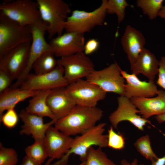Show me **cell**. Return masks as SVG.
I'll use <instances>...</instances> for the list:
<instances>
[{
	"instance_id": "cell-1",
	"label": "cell",
	"mask_w": 165,
	"mask_h": 165,
	"mask_svg": "<svg viewBox=\"0 0 165 165\" xmlns=\"http://www.w3.org/2000/svg\"><path fill=\"white\" fill-rule=\"evenodd\" d=\"M103 113L97 107L76 105L68 115L57 120L54 127L70 136L80 135L95 126L102 117Z\"/></svg>"
},
{
	"instance_id": "cell-2",
	"label": "cell",
	"mask_w": 165,
	"mask_h": 165,
	"mask_svg": "<svg viewBox=\"0 0 165 165\" xmlns=\"http://www.w3.org/2000/svg\"><path fill=\"white\" fill-rule=\"evenodd\" d=\"M107 124L101 123L73 140L70 150L61 159L50 165L67 164L72 154L78 156L82 162L85 161L87 151L90 147L96 146L101 148L108 147V135L104 134Z\"/></svg>"
},
{
	"instance_id": "cell-3",
	"label": "cell",
	"mask_w": 165,
	"mask_h": 165,
	"mask_svg": "<svg viewBox=\"0 0 165 165\" xmlns=\"http://www.w3.org/2000/svg\"><path fill=\"white\" fill-rule=\"evenodd\" d=\"M42 20L47 24L46 32L51 39L62 34L65 23L71 9L62 0H37Z\"/></svg>"
},
{
	"instance_id": "cell-4",
	"label": "cell",
	"mask_w": 165,
	"mask_h": 165,
	"mask_svg": "<svg viewBox=\"0 0 165 165\" xmlns=\"http://www.w3.org/2000/svg\"><path fill=\"white\" fill-rule=\"evenodd\" d=\"M30 26H22L0 12V58L22 44L31 42Z\"/></svg>"
},
{
	"instance_id": "cell-5",
	"label": "cell",
	"mask_w": 165,
	"mask_h": 165,
	"mask_svg": "<svg viewBox=\"0 0 165 165\" xmlns=\"http://www.w3.org/2000/svg\"><path fill=\"white\" fill-rule=\"evenodd\" d=\"M107 0H102L100 6L93 11L87 12L75 10L68 16L65 23L66 32H76L84 34L95 27L102 25L107 13Z\"/></svg>"
},
{
	"instance_id": "cell-6",
	"label": "cell",
	"mask_w": 165,
	"mask_h": 165,
	"mask_svg": "<svg viewBox=\"0 0 165 165\" xmlns=\"http://www.w3.org/2000/svg\"><path fill=\"white\" fill-rule=\"evenodd\" d=\"M0 12L23 26H30L42 20L36 1L16 0L5 2L0 4Z\"/></svg>"
},
{
	"instance_id": "cell-7",
	"label": "cell",
	"mask_w": 165,
	"mask_h": 165,
	"mask_svg": "<svg viewBox=\"0 0 165 165\" xmlns=\"http://www.w3.org/2000/svg\"><path fill=\"white\" fill-rule=\"evenodd\" d=\"M67 94L76 105L96 107L98 102L105 97L106 92L86 79H80L65 87Z\"/></svg>"
},
{
	"instance_id": "cell-8",
	"label": "cell",
	"mask_w": 165,
	"mask_h": 165,
	"mask_svg": "<svg viewBox=\"0 0 165 165\" xmlns=\"http://www.w3.org/2000/svg\"><path fill=\"white\" fill-rule=\"evenodd\" d=\"M121 68L116 62L99 70H94L86 78L107 92L124 96L125 80L121 74Z\"/></svg>"
},
{
	"instance_id": "cell-9",
	"label": "cell",
	"mask_w": 165,
	"mask_h": 165,
	"mask_svg": "<svg viewBox=\"0 0 165 165\" xmlns=\"http://www.w3.org/2000/svg\"><path fill=\"white\" fill-rule=\"evenodd\" d=\"M57 61V65L63 69L68 84L86 78L95 70L93 62L83 52L60 58Z\"/></svg>"
},
{
	"instance_id": "cell-10",
	"label": "cell",
	"mask_w": 165,
	"mask_h": 165,
	"mask_svg": "<svg viewBox=\"0 0 165 165\" xmlns=\"http://www.w3.org/2000/svg\"><path fill=\"white\" fill-rule=\"evenodd\" d=\"M47 26V24L42 20L30 26L32 32V40L27 65L19 78L12 85L11 88H19L30 73L33 65L38 57L45 52L52 51L49 43L46 42L45 37Z\"/></svg>"
},
{
	"instance_id": "cell-11",
	"label": "cell",
	"mask_w": 165,
	"mask_h": 165,
	"mask_svg": "<svg viewBox=\"0 0 165 165\" xmlns=\"http://www.w3.org/2000/svg\"><path fill=\"white\" fill-rule=\"evenodd\" d=\"M68 85L64 76L63 68L57 65L53 71L47 73L39 75L30 73L19 88L39 91L66 87Z\"/></svg>"
},
{
	"instance_id": "cell-12",
	"label": "cell",
	"mask_w": 165,
	"mask_h": 165,
	"mask_svg": "<svg viewBox=\"0 0 165 165\" xmlns=\"http://www.w3.org/2000/svg\"><path fill=\"white\" fill-rule=\"evenodd\" d=\"M31 43L20 44L0 58V69L7 73L13 80L18 79L26 68Z\"/></svg>"
},
{
	"instance_id": "cell-13",
	"label": "cell",
	"mask_w": 165,
	"mask_h": 165,
	"mask_svg": "<svg viewBox=\"0 0 165 165\" xmlns=\"http://www.w3.org/2000/svg\"><path fill=\"white\" fill-rule=\"evenodd\" d=\"M117 101L118 106L117 109L111 113L109 117L114 128L117 129L118 124L125 121L130 122L142 131H144V127L147 123L154 127L150 121L137 114L140 113V111L130 99L124 96H119L117 98Z\"/></svg>"
},
{
	"instance_id": "cell-14",
	"label": "cell",
	"mask_w": 165,
	"mask_h": 165,
	"mask_svg": "<svg viewBox=\"0 0 165 165\" xmlns=\"http://www.w3.org/2000/svg\"><path fill=\"white\" fill-rule=\"evenodd\" d=\"M84 35L66 32L53 38L49 43L54 56L61 58L83 52L85 44Z\"/></svg>"
},
{
	"instance_id": "cell-15",
	"label": "cell",
	"mask_w": 165,
	"mask_h": 165,
	"mask_svg": "<svg viewBox=\"0 0 165 165\" xmlns=\"http://www.w3.org/2000/svg\"><path fill=\"white\" fill-rule=\"evenodd\" d=\"M73 140L55 127H50L46 132L44 141L48 156L60 160L69 151Z\"/></svg>"
},
{
	"instance_id": "cell-16",
	"label": "cell",
	"mask_w": 165,
	"mask_h": 165,
	"mask_svg": "<svg viewBox=\"0 0 165 165\" xmlns=\"http://www.w3.org/2000/svg\"><path fill=\"white\" fill-rule=\"evenodd\" d=\"M121 74L126 81L124 96L133 97H151L157 95L159 90L154 81L141 80L134 74H129L121 69Z\"/></svg>"
},
{
	"instance_id": "cell-17",
	"label": "cell",
	"mask_w": 165,
	"mask_h": 165,
	"mask_svg": "<svg viewBox=\"0 0 165 165\" xmlns=\"http://www.w3.org/2000/svg\"><path fill=\"white\" fill-rule=\"evenodd\" d=\"M121 43L131 67L134 65L140 54L145 48V37L140 31L128 25L121 38Z\"/></svg>"
},
{
	"instance_id": "cell-18",
	"label": "cell",
	"mask_w": 165,
	"mask_h": 165,
	"mask_svg": "<svg viewBox=\"0 0 165 165\" xmlns=\"http://www.w3.org/2000/svg\"><path fill=\"white\" fill-rule=\"evenodd\" d=\"M23 123L20 131V134L31 135L35 140H44L46 131L57 120L44 123L43 117L29 113L22 109L18 114Z\"/></svg>"
},
{
	"instance_id": "cell-19",
	"label": "cell",
	"mask_w": 165,
	"mask_h": 165,
	"mask_svg": "<svg viewBox=\"0 0 165 165\" xmlns=\"http://www.w3.org/2000/svg\"><path fill=\"white\" fill-rule=\"evenodd\" d=\"M65 89L61 87L51 90L47 99V103L57 120L68 115L76 105Z\"/></svg>"
},
{
	"instance_id": "cell-20",
	"label": "cell",
	"mask_w": 165,
	"mask_h": 165,
	"mask_svg": "<svg viewBox=\"0 0 165 165\" xmlns=\"http://www.w3.org/2000/svg\"><path fill=\"white\" fill-rule=\"evenodd\" d=\"M130 99L145 119L165 113V91L163 90H159L155 97H133Z\"/></svg>"
},
{
	"instance_id": "cell-21",
	"label": "cell",
	"mask_w": 165,
	"mask_h": 165,
	"mask_svg": "<svg viewBox=\"0 0 165 165\" xmlns=\"http://www.w3.org/2000/svg\"><path fill=\"white\" fill-rule=\"evenodd\" d=\"M159 61L155 55L144 48L140 54L134 65L131 68L132 74L136 75L142 74L149 81H154L158 74Z\"/></svg>"
},
{
	"instance_id": "cell-22",
	"label": "cell",
	"mask_w": 165,
	"mask_h": 165,
	"mask_svg": "<svg viewBox=\"0 0 165 165\" xmlns=\"http://www.w3.org/2000/svg\"><path fill=\"white\" fill-rule=\"evenodd\" d=\"M38 91H32L20 88H9L0 94V117L5 111L14 108L19 102L32 97Z\"/></svg>"
},
{
	"instance_id": "cell-23",
	"label": "cell",
	"mask_w": 165,
	"mask_h": 165,
	"mask_svg": "<svg viewBox=\"0 0 165 165\" xmlns=\"http://www.w3.org/2000/svg\"><path fill=\"white\" fill-rule=\"evenodd\" d=\"M51 90L38 91L29 101L28 105L25 109V110L29 113L42 117H46L51 120L57 119L46 102Z\"/></svg>"
},
{
	"instance_id": "cell-24",
	"label": "cell",
	"mask_w": 165,
	"mask_h": 165,
	"mask_svg": "<svg viewBox=\"0 0 165 165\" xmlns=\"http://www.w3.org/2000/svg\"><path fill=\"white\" fill-rule=\"evenodd\" d=\"M54 56L52 51L45 52L39 56L32 66L35 74H42L53 71L57 65V60Z\"/></svg>"
},
{
	"instance_id": "cell-25",
	"label": "cell",
	"mask_w": 165,
	"mask_h": 165,
	"mask_svg": "<svg viewBox=\"0 0 165 165\" xmlns=\"http://www.w3.org/2000/svg\"><path fill=\"white\" fill-rule=\"evenodd\" d=\"M25 152L26 156L41 165L49 157L44 140H35L33 144L25 148Z\"/></svg>"
},
{
	"instance_id": "cell-26",
	"label": "cell",
	"mask_w": 165,
	"mask_h": 165,
	"mask_svg": "<svg viewBox=\"0 0 165 165\" xmlns=\"http://www.w3.org/2000/svg\"><path fill=\"white\" fill-rule=\"evenodd\" d=\"M85 161V165H116L108 158L102 148L95 149L93 146L88 149Z\"/></svg>"
},
{
	"instance_id": "cell-27",
	"label": "cell",
	"mask_w": 165,
	"mask_h": 165,
	"mask_svg": "<svg viewBox=\"0 0 165 165\" xmlns=\"http://www.w3.org/2000/svg\"><path fill=\"white\" fill-rule=\"evenodd\" d=\"M163 0H137V6L151 20L155 19L162 8Z\"/></svg>"
},
{
	"instance_id": "cell-28",
	"label": "cell",
	"mask_w": 165,
	"mask_h": 165,
	"mask_svg": "<svg viewBox=\"0 0 165 165\" xmlns=\"http://www.w3.org/2000/svg\"><path fill=\"white\" fill-rule=\"evenodd\" d=\"M134 145L141 155L152 162L158 158L152 149L148 135L140 137L137 140Z\"/></svg>"
},
{
	"instance_id": "cell-29",
	"label": "cell",
	"mask_w": 165,
	"mask_h": 165,
	"mask_svg": "<svg viewBox=\"0 0 165 165\" xmlns=\"http://www.w3.org/2000/svg\"><path fill=\"white\" fill-rule=\"evenodd\" d=\"M130 6L125 0H108L106 4V12L108 14H116L119 24L124 20L126 8Z\"/></svg>"
},
{
	"instance_id": "cell-30",
	"label": "cell",
	"mask_w": 165,
	"mask_h": 165,
	"mask_svg": "<svg viewBox=\"0 0 165 165\" xmlns=\"http://www.w3.org/2000/svg\"><path fill=\"white\" fill-rule=\"evenodd\" d=\"M107 135L108 147L116 150H121L124 148L125 139L122 134L116 133L111 126L108 130Z\"/></svg>"
},
{
	"instance_id": "cell-31",
	"label": "cell",
	"mask_w": 165,
	"mask_h": 165,
	"mask_svg": "<svg viewBox=\"0 0 165 165\" xmlns=\"http://www.w3.org/2000/svg\"><path fill=\"white\" fill-rule=\"evenodd\" d=\"M18 161L16 151L12 148H5L0 144V165H16Z\"/></svg>"
},
{
	"instance_id": "cell-32",
	"label": "cell",
	"mask_w": 165,
	"mask_h": 165,
	"mask_svg": "<svg viewBox=\"0 0 165 165\" xmlns=\"http://www.w3.org/2000/svg\"><path fill=\"white\" fill-rule=\"evenodd\" d=\"M19 115L14 109L12 108L6 111V112L0 117V121L6 127L12 128L16 126L19 119Z\"/></svg>"
},
{
	"instance_id": "cell-33",
	"label": "cell",
	"mask_w": 165,
	"mask_h": 165,
	"mask_svg": "<svg viewBox=\"0 0 165 165\" xmlns=\"http://www.w3.org/2000/svg\"><path fill=\"white\" fill-rule=\"evenodd\" d=\"M158 78L156 84L165 91V56L159 61Z\"/></svg>"
},
{
	"instance_id": "cell-34",
	"label": "cell",
	"mask_w": 165,
	"mask_h": 165,
	"mask_svg": "<svg viewBox=\"0 0 165 165\" xmlns=\"http://www.w3.org/2000/svg\"><path fill=\"white\" fill-rule=\"evenodd\" d=\"M13 80L7 73L0 69V94L10 88Z\"/></svg>"
},
{
	"instance_id": "cell-35",
	"label": "cell",
	"mask_w": 165,
	"mask_h": 165,
	"mask_svg": "<svg viewBox=\"0 0 165 165\" xmlns=\"http://www.w3.org/2000/svg\"><path fill=\"white\" fill-rule=\"evenodd\" d=\"M99 46V42L96 39L92 38L85 43L84 53L86 55L90 54L95 52Z\"/></svg>"
},
{
	"instance_id": "cell-36",
	"label": "cell",
	"mask_w": 165,
	"mask_h": 165,
	"mask_svg": "<svg viewBox=\"0 0 165 165\" xmlns=\"http://www.w3.org/2000/svg\"><path fill=\"white\" fill-rule=\"evenodd\" d=\"M21 165H41V164L36 163L26 155L23 158Z\"/></svg>"
},
{
	"instance_id": "cell-37",
	"label": "cell",
	"mask_w": 165,
	"mask_h": 165,
	"mask_svg": "<svg viewBox=\"0 0 165 165\" xmlns=\"http://www.w3.org/2000/svg\"><path fill=\"white\" fill-rule=\"evenodd\" d=\"M151 165H165V155L152 162Z\"/></svg>"
},
{
	"instance_id": "cell-38",
	"label": "cell",
	"mask_w": 165,
	"mask_h": 165,
	"mask_svg": "<svg viewBox=\"0 0 165 165\" xmlns=\"http://www.w3.org/2000/svg\"><path fill=\"white\" fill-rule=\"evenodd\" d=\"M120 164L121 165H144L142 163L138 165V160L136 159H134L131 163H129L126 160L123 159L121 161Z\"/></svg>"
},
{
	"instance_id": "cell-39",
	"label": "cell",
	"mask_w": 165,
	"mask_h": 165,
	"mask_svg": "<svg viewBox=\"0 0 165 165\" xmlns=\"http://www.w3.org/2000/svg\"><path fill=\"white\" fill-rule=\"evenodd\" d=\"M155 118L159 123L164 122H165V113L157 116Z\"/></svg>"
},
{
	"instance_id": "cell-40",
	"label": "cell",
	"mask_w": 165,
	"mask_h": 165,
	"mask_svg": "<svg viewBox=\"0 0 165 165\" xmlns=\"http://www.w3.org/2000/svg\"><path fill=\"white\" fill-rule=\"evenodd\" d=\"M165 15V6H163L162 8L160 11L158 16H160L162 18H163Z\"/></svg>"
},
{
	"instance_id": "cell-41",
	"label": "cell",
	"mask_w": 165,
	"mask_h": 165,
	"mask_svg": "<svg viewBox=\"0 0 165 165\" xmlns=\"http://www.w3.org/2000/svg\"><path fill=\"white\" fill-rule=\"evenodd\" d=\"M53 160V159L50 158L46 162L44 165H50L51 163Z\"/></svg>"
},
{
	"instance_id": "cell-42",
	"label": "cell",
	"mask_w": 165,
	"mask_h": 165,
	"mask_svg": "<svg viewBox=\"0 0 165 165\" xmlns=\"http://www.w3.org/2000/svg\"><path fill=\"white\" fill-rule=\"evenodd\" d=\"M85 165V161L82 162L81 163L77 164V165Z\"/></svg>"
},
{
	"instance_id": "cell-43",
	"label": "cell",
	"mask_w": 165,
	"mask_h": 165,
	"mask_svg": "<svg viewBox=\"0 0 165 165\" xmlns=\"http://www.w3.org/2000/svg\"><path fill=\"white\" fill-rule=\"evenodd\" d=\"M163 19H164L165 20V15L163 18Z\"/></svg>"
}]
</instances>
